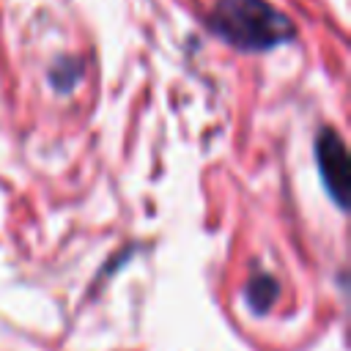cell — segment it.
<instances>
[{
  "instance_id": "1",
  "label": "cell",
  "mask_w": 351,
  "mask_h": 351,
  "mask_svg": "<svg viewBox=\"0 0 351 351\" xmlns=\"http://www.w3.org/2000/svg\"><path fill=\"white\" fill-rule=\"evenodd\" d=\"M208 27L241 52H266L296 36L291 16L269 0H217L208 14Z\"/></svg>"
},
{
  "instance_id": "2",
  "label": "cell",
  "mask_w": 351,
  "mask_h": 351,
  "mask_svg": "<svg viewBox=\"0 0 351 351\" xmlns=\"http://www.w3.org/2000/svg\"><path fill=\"white\" fill-rule=\"evenodd\" d=\"M315 162L329 197L337 203V208H346V195L351 186V167H348L351 162H348L346 140L340 137L337 129L321 126V132L315 134Z\"/></svg>"
},
{
  "instance_id": "3",
  "label": "cell",
  "mask_w": 351,
  "mask_h": 351,
  "mask_svg": "<svg viewBox=\"0 0 351 351\" xmlns=\"http://www.w3.org/2000/svg\"><path fill=\"white\" fill-rule=\"evenodd\" d=\"M244 299L252 313H269L271 304L280 299V282L271 274H255L244 288Z\"/></svg>"
},
{
  "instance_id": "4",
  "label": "cell",
  "mask_w": 351,
  "mask_h": 351,
  "mask_svg": "<svg viewBox=\"0 0 351 351\" xmlns=\"http://www.w3.org/2000/svg\"><path fill=\"white\" fill-rule=\"evenodd\" d=\"M49 80H52V85H55L58 90H71V88L82 80V63L74 60V58H60V60L52 66Z\"/></svg>"
}]
</instances>
